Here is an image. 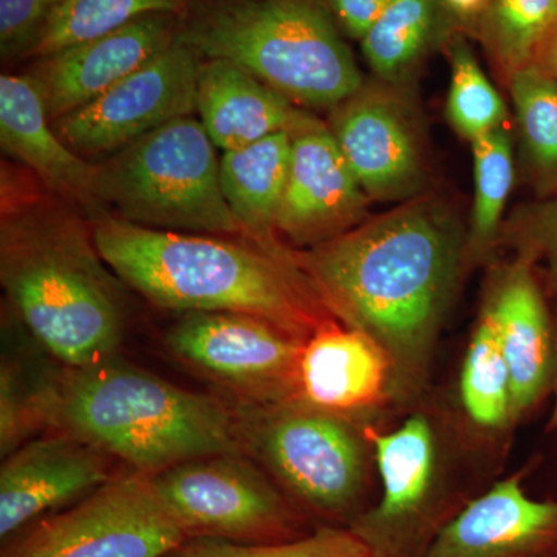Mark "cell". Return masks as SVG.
Listing matches in <instances>:
<instances>
[{
  "label": "cell",
  "instance_id": "obj_20",
  "mask_svg": "<svg viewBox=\"0 0 557 557\" xmlns=\"http://www.w3.org/2000/svg\"><path fill=\"white\" fill-rule=\"evenodd\" d=\"M196 113L215 148L228 152L277 132H292L310 112L296 108L234 62L205 60Z\"/></svg>",
  "mask_w": 557,
  "mask_h": 557
},
{
  "label": "cell",
  "instance_id": "obj_5",
  "mask_svg": "<svg viewBox=\"0 0 557 557\" xmlns=\"http://www.w3.org/2000/svg\"><path fill=\"white\" fill-rule=\"evenodd\" d=\"M180 36L205 60L240 65L299 109L330 112L366 84L321 0H214Z\"/></svg>",
  "mask_w": 557,
  "mask_h": 557
},
{
  "label": "cell",
  "instance_id": "obj_7",
  "mask_svg": "<svg viewBox=\"0 0 557 557\" xmlns=\"http://www.w3.org/2000/svg\"><path fill=\"white\" fill-rule=\"evenodd\" d=\"M186 536L150 474L135 472L39 523L3 557H168Z\"/></svg>",
  "mask_w": 557,
  "mask_h": 557
},
{
  "label": "cell",
  "instance_id": "obj_34",
  "mask_svg": "<svg viewBox=\"0 0 557 557\" xmlns=\"http://www.w3.org/2000/svg\"><path fill=\"white\" fill-rule=\"evenodd\" d=\"M346 38L361 40L392 0H321Z\"/></svg>",
  "mask_w": 557,
  "mask_h": 557
},
{
  "label": "cell",
  "instance_id": "obj_11",
  "mask_svg": "<svg viewBox=\"0 0 557 557\" xmlns=\"http://www.w3.org/2000/svg\"><path fill=\"white\" fill-rule=\"evenodd\" d=\"M150 478L188 536L244 541L284 525L276 490L239 454L194 458Z\"/></svg>",
  "mask_w": 557,
  "mask_h": 557
},
{
  "label": "cell",
  "instance_id": "obj_16",
  "mask_svg": "<svg viewBox=\"0 0 557 557\" xmlns=\"http://www.w3.org/2000/svg\"><path fill=\"white\" fill-rule=\"evenodd\" d=\"M557 542V504L534 500L512 478L469 504L424 557H520Z\"/></svg>",
  "mask_w": 557,
  "mask_h": 557
},
{
  "label": "cell",
  "instance_id": "obj_3",
  "mask_svg": "<svg viewBox=\"0 0 557 557\" xmlns=\"http://www.w3.org/2000/svg\"><path fill=\"white\" fill-rule=\"evenodd\" d=\"M2 196L0 281L33 338L67 369L115 357L123 302L89 226L61 201Z\"/></svg>",
  "mask_w": 557,
  "mask_h": 557
},
{
  "label": "cell",
  "instance_id": "obj_26",
  "mask_svg": "<svg viewBox=\"0 0 557 557\" xmlns=\"http://www.w3.org/2000/svg\"><path fill=\"white\" fill-rule=\"evenodd\" d=\"M460 394L469 418L498 428L512 417L511 379L493 318L483 311L461 369Z\"/></svg>",
  "mask_w": 557,
  "mask_h": 557
},
{
  "label": "cell",
  "instance_id": "obj_29",
  "mask_svg": "<svg viewBox=\"0 0 557 557\" xmlns=\"http://www.w3.org/2000/svg\"><path fill=\"white\" fill-rule=\"evenodd\" d=\"M460 33L446 44L450 62L446 113L454 129L472 143L505 126L508 112L500 94L487 79Z\"/></svg>",
  "mask_w": 557,
  "mask_h": 557
},
{
  "label": "cell",
  "instance_id": "obj_33",
  "mask_svg": "<svg viewBox=\"0 0 557 557\" xmlns=\"http://www.w3.org/2000/svg\"><path fill=\"white\" fill-rule=\"evenodd\" d=\"M62 0H0V54L3 61L35 53Z\"/></svg>",
  "mask_w": 557,
  "mask_h": 557
},
{
  "label": "cell",
  "instance_id": "obj_10",
  "mask_svg": "<svg viewBox=\"0 0 557 557\" xmlns=\"http://www.w3.org/2000/svg\"><path fill=\"white\" fill-rule=\"evenodd\" d=\"M304 343L265 319L228 311L183 313L166 336L168 348L190 368L267 399L296 392Z\"/></svg>",
  "mask_w": 557,
  "mask_h": 557
},
{
  "label": "cell",
  "instance_id": "obj_1",
  "mask_svg": "<svg viewBox=\"0 0 557 557\" xmlns=\"http://www.w3.org/2000/svg\"><path fill=\"white\" fill-rule=\"evenodd\" d=\"M465 247L456 209L420 196L289 258L330 313L413 369L448 310Z\"/></svg>",
  "mask_w": 557,
  "mask_h": 557
},
{
  "label": "cell",
  "instance_id": "obj_27",
  "mask_svg": "<svg viewBox=\"0 0 557 557\" xmlns=\"http://www.w3.org/2000/svg\"><path fill=\"white\" fill-rule=\"evenodd\" d=\"M188 2L189 0H62L33 54L39 58L49 57L54 51L119 30L149 14H178Z\"/></svg>",
  "mask_w": 557,
  "mask_h": 557
},
{
  "label": "cell",
  "instance_id": "obj_24",
  "mask_svg": "<svg viewBox=\"0 0 557 557\" xmlns=\"http://www.w3.org/2000/svg\"><path fill=\"white\" fill-rule=\"evenodd\" d=\"M523 157L542 199L557 196V81L537 64L508 78Z\"/></svg>",
  "mask_w": 557,
  "mask_h": 557
},
{
  "label": "cell",
  "instance_id": "obj_4",
  "mask_svg": "<svg viewBox=\"0 0 557 557\" xmlns=\"http://www.w3.org/2000/svg\"><path fill=\"white\" fill-rule=\"evenodd\" d=\"M46 421L143 474L239 454L236 424L220 403L116 357L53 376Z\"/></svg>",
  "mask_w": 557,
  "mask_h": 557
},
{
  "label": "cell",
  "instance_id": "obj_15",
  "mask_svg": "<svg viewBox=\"0 0 557 557\" xmlns=\"http://www.w3.org/2000/svg\"><path fill=\"white\" fill-rule=\"evenodd\" d=\"M110 457L83 440L58 434L33 438L13 450L0 469V537L50 509L108 483Z\"/></svg>",
  "mask_w": 557,
  "mask_h": 557
},
{
  "label": "cell",
  "instance_id": "obj_21",
  "mask_svg": "<svg viewBox=\"0 0 557 557\" xmlns=\"http://www.w3.org/2000/svg\"><path fill=\"white\" fill-rule=\"evenodd\" d=\"M292 132L260 139L220 157L223 197L239 223L245 239L278 256L289 249L277 239L276 222L287 186Z\"/></svg>",
  "mask_w": 557,
  "mask_h": 557
},
{
  "label": "cell",
  "instance_id": "obj_36",
  "mask_svg": "<svg viewBox=\"0 0 557 557\" xmlns=\"http://www.w3.org/2000/svg\"><path fill=\"white\" fill-rule=\"evenodd\" d=\"M539 67L544 69L552 78L557 81V28L548 39L545 40L544 46L539 50L536 61Z\"/></svg>",
  "mask_w": 557,
  "mask_h": 557
},
{
  "label": "cell",
  "instance_id": "obj_19",
  "mask_svg": "<svg viewBox=\"0 0 557 557\" xmlns=\"http://www.w3.org/2000/svg\"><path fill=\"white\" fill-rule=\"evenodd\" d=\"M511 379L512 417L527 412L548 386L555 368L547 306L530 260L519 258L502 277L486 307Z\"/></svg>",
  "mask_w": 557,
  "mask_h": 557
},
{
  "label": "cell",
  "instance_id": "obj_6",
  "mask_svg": "<svg viewBox=\"0 0 557 557\" xmlns=\"http://www.w3.org/2000/svg\"><path fill=\"white\" fill-rule=\"evenodd\" d=\"M218 150L199 119L171 121L97 163L98 208L145 228L245 239Z\"/></svg>",
  "mask_w": 557,
  "mask_h": 557
},
{
  "label": "cell",
  "instance_id": "obj_13",
  "mask_svg": "<svg viewBox=\"0 0 557 557\" xmlns=\"http://www.w3.org/2000/svg\"><path fill=\"white\" fill-rule=\"evenodd\" d=\"M369 203L329 124L309 113L292 131L277 236L282 234L299 249L318 247L368 220Z\"/></svg>",
  "mask_w": 557,
  "mask_h": 557
},
{
  "label": "cell",
  "instance_id": "obj_12",
  "mask_svg": "<svg viewBox=\"0 0 557 557\" xmlns=\"http://www.w3.org/2000/svg\"><path fill=\"white\" fill-rule=\"evenodd\" d=\"M249 438L277 478L324 511H343L362 485L357 437L335 413L310 408L271 410L252 420Z\"/></svg>",
  "mask_w": 557,
  "mask_h": 557
},
{
  "label": "cell",
  "instance_id": "obj_28",
  "mask_svg": "<svg viewBox=\"0 0 557 557\" xmlns=\"http://www.w3.org/2000/svg\"><path fill=\"white\" fill-rule=\"evenodd\" d=\"M474 159V203L468 248L474 255L485 251L496 239L502 215L515 183L512 143L507 127L490 132L472 141Z\"/></svg>",
  "mask_w": 557,
  "mask_h": 557
},
{
  "label": "cell",
  "instance_id": "obj_31",
  "mask_svg": "<svg viewBox=\"0 0 557 557\" xmlns=\"http://www.w3.org/2000/svg\"><path fill=\"white\" fill-rule=\"evenodd\" d=\"M369 539L357 531L322 528L300 541L277 545H244L223 539L201 537L183 544L168 557H375Z\"/></svg>",
  "mask_w": 557,
  "mask_h": 557
},
{
  "label": "cell",
  "instance_id": "obj_17",
  "mask_svg": "<svg viewBox=\"0 0 557 557\" xmlns=\"http://www.w3.org/2000/svg\"><path fill=\"white\" fill-rule=\"evenodd\" d=\"M0 145L54 194L75 201L89 215L100 211L95 199L97 163L62 141L30 75L0 76Z\"/></svg>",
  "mask_w": 557,
  "mask_h": 557
},
{
  "label": "cell",
  "instance_id": "obj_25",
  "mask_svg": "<svg viewBox=\"0 0 557 557\" xmlns=\"http://www.w3.org/2000/svg\"><path fill=\"white\" fill-rule=\"evenodd\" d=\"M557 28V0H487L474 32L494 64L509 78L533 64Z\"/></svg>",
  "mask_w": 557,
  "mask_h": 557
},
{
  "label": "cell",
  "instance_id": "obj_32",
  "mask_svg": "<svg viewBox=\"0 0 557 557\" xmlns=\"http://www.w3.org/2000/svg\"><path fill=\"white\" fill-rule=\"evenodd\" d=\"M507 234L520 258L547 263L549 284L557 292V196L520 209L508 223Z\"/></svg>",
  "mask_w": 557,
  "mask_h": 557
},
{
  "label": "cell",
  "instance_id": "obj_35",
  "mask_svg": "<svg viewBox=\"0 0 557 557\" xmlns=\"http://www.w3.org/2000/svg\"><path fill=\"white\" fill-rule=\"evenodd\" d=\"M443 2L458 28L471 33L474 32L487 5V0H443Z\"/></svg>",
  "mask_w": 557,
  "mask_h": 557
},
{
  "label": "cell",
  "instance_id": "obj_9",
  "mask_svg": "<svg viewBox=\"0 0 557 557\" xmlns=\"http://www.w3.org/2000/svg\"><path fill=\"white\" fill-rule=\"evenodd\" d=\"M329 129L370 201L423 196L426 148L416 109L397 84L361 87L330 110Z\"/></svg>",
  "mask_w": 557,
  "mask_h": 557
},
{
  "label": "cell",
  "instance_id": "obj_22",
  "mask_svg": "<svg viewBox=\"0 0 557 557\" xmlns=\"http://www.w3.org/2000/svg\"><path fill=\"white\" fill-rule=\"evenodd\" d=\"M457 32L443 0H392L359 44L381 83L403 86Z\"/></svg>",
  "mask_w": 557,
  "mask_h": 557
},
{
  "label": "cell",
  "instance_id": "obj_30",
  "mask_svg": "<svg viewBox=\"0 0 557 557\" xmlns=\"http://www.w3.org/2000/svg\"><path fill=\"white\" fill-rule=\"evenodd\" d=\"M53 376L28 372L3 357L0 366V453L5 458L47 429V398Z\"/></svg>",
  "mask_w": 557,
  "mask_h": 557
},
{
  "label": "cell",
  "instance_id": "obj_37",
  "mask_svg": "<svg viewBox=\"0 0 557 557\" xmlns=\"http://www.w3.org/2000/svg\"><path fill=\"white\" fill-rule=\"evenodd\" d=\"M555 370H556V403L555 409H553L552 420H549V426L557 429V332L555 338Z\"/></svg>",
  "mask_w": 557,
  "mask_h": 557
},
{
  "label": "cell",
  "instance_id": "obj_14",
  "mask_svg": "<svg viewBox=\"0 0 557 557\" xmlns=\"http://www.w3.org/2000/svg\"><path fill=\"white\" fill-rule=\"evenodd\" d=\"M177 14L139 17L119 30L40 58L28 75L51 123L97 100L178 38Z\"/></svg>",
  "mask_w": 557,
  "mask_h": 557
},
{
  "label": "cell",
  "instance_id": "obj_18",
  "mask_svg": "<svg viewBox=\"0 0 557 557\" xmlns=\"http://www.w3.org/2000/svg\"><path fill=\"white\" fill-rule=\"evenodd\" d=\"M386 351L366 333L325 322L304 343L296 394L329 413L375 405L386 387Z\"/></svg>",
  "mask_w": 557,
  "mask_h": 557
},
{
  "label": "cell",
  "instance_id": "obj_23",
  "mask_svg": "<svg viewBox=\"0 0 557 557\" xmlns=\"http://www.w3.org/2000/svg\"><path fill=\"white\" fill-rule=\"evenodd\" d=\"M383 482L376 523L395 522L416 511L426 496L434 471V435L426 418H409L397 431L373 437Z\"/></svg>",
  "mask_w": 557,
  "mask_h": 557
},
{
  "label": "cell",
  "instance_id": "obj_38",
  "mask_svg": "<svg viewBox=\"0 0 557 557\" xmlns=\"http://www.w3.org/2000/svg\"><path fill=\"white\" fill-rule=\"evenodd\" d=\"M375 557H380V556H379V553H376V556H375Z\"/></svg>",
  "mask_w": 557,
  "mask_h": 557
},
{
  "label": "cell",
  "instance_id": "obj_2",
  "mask_svg": "<svg viewBox=\"0 0 557 557\" xmlns=\"http://www.w3.org/2000/svg\"><path fill=\"white\" fill-rule=\"evenodd\" d=\"M89 220L113 274L161 309L251 314L300 339L327 322L289 255L248 240L145 228L106 211Z\"/></svg>",
  "mask_w": 557,
  "mask_h": 557
},
{
  "label": "cell",
  "instance_id": "obj_8",
  "mask_svg": "<svg viewBox=\"0 0 557 557\" xmlns=\"http://www.w3.org/2000/svg\"><path fill=\"white\" fill-rule=\"evenodd\" d=\"M203 61L178 35L97 100L53 121L54 131L83 159H109L164 124L196 113Z\"/></svg>",
  "mask_w": 557,
  "mask_h": 557
}]
</instances>
